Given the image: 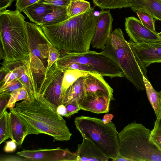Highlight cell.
<instances>
[{
    "label": "cell",
    "mask_w": 161,
    "mask_h": 161,
    "mask_svg": "<svg viewBox=\"0 0 161 161\" xmlns=\"http://www.w3.org/2000/svg\"><path fill=\"white\" fill-rule=\"evenodd\" d=\"M57 107L37 93L16 103L11 110L24 126L26 136L43 134L57 141H68L71 133L65 120L57 112Z\"/></svg>",
    "instance_id": "obj_1"
},
{
    "label": "cell",
    "mask_w": 161,
    "mask_h": 161,
    "mask_svg": "<svg viewBox=\"0 0 161 161\" xmlns=\"http://www.w3.org/2000/svg\"><path fill=\"white\" fill-rule=\"evenodd\" d=\"M94 8L57 24L41 27L52 44L60 51L80 53L90 50L97 22Z\"/></svg>",
    "instance_id": "obj_2"
},
{
    "label": "cell",
    "mask_w": 161,
    "mask_h": 161,
    "mask_svg": "<svg viewBox=\"0 0 161 161\" xmlns=\"http://www.w3.org/2000/svg\"><path fill=\"white\" fill-rule=\"evenodd\" d=\"M25 19L17 9L0 12V38L4 61L29 59Z\"/></svg>",
    "instance_id": "obj_3"
},
{
    "label": "cell",
    "mask_w": 161,
    "mask_h": 161,
    "mask_svg": "<svg viewBox=\"0 0 161 161\" xmlns=\"http://www.w3.org/2000/svg\"><path fill=\"white\" fill-rule=\"evenodd\" d=\"M151 131L135 121L128 124L119 132V154L130 161H161V150Z\"/></svg>",
    "instance_id": "obj_4"
},
{
    "label": "cell",
    "mask_w": 161,
    "mask_h": 161,
    "mask_svg": "<svg viewBox=\"0 0 161 161\" xmlns=\"http://www.w3.org/2000/svg\"><path fill=\"white\" fill-rule=\"evenodd\" d=\"M101 53L121 68L124 77L132 83L137 90H145L143 74L120 28H116L112 32Z\"/></svg>",
    "instance_id": "obj_5"
},
{
    "label": "cell",
    "mask_w": 161,
    "mask_h": 161,
    "mask_svg": "<svg viewBox=\"0 0 161 161\" xmlns=\"http://www.w3.org/2000/svg\"><path fill=\"white\" fill-rule=\"evenodd\" d=\"M74 123L82 138L90 140L109 159L119 155V132L112 122L105 123L101 119L82 115Z\"/></svg>",
    "instance_id": "obj_6"
},
{
    "label": "cell",
    "mask_w": 161,
    "mask_h": 161,
    "mask_svg": "<svg viewBox=\"0 0 161 161\" xmlns=\"http://www.w3.org/2000/svg\"><path fill=\"white\" fill-rule=\"evenodd\" d=\"M30 54V63L36 83V78L43 79L48 64L49 48L52 44L41 26L33 23L25 22Z\"/></svg>",
    "instance_id": "obj_7"
},
{
    "label": "cell",
    "mask_w": 161,
    "mask_h": 161,
    "mask_svg": "<svg viewBox=\"0 0 161 161\" xmlns=\"http://www.w3.org/2000/svg\"><path fill=\"white\" fill-rule=\"evenodd\" d=\"M78 63L88 65L94 72L111 78L124 77L121 68L113 60L101 53L89 50L80 53H65L55 64L60 68L68 64Z\"/></svg>",
    "instance_id": "obj_8"
},
{
    "label": "cell",
    "mask_w": 161,
    "mask_h": 161,
    "mask_svg": "<svg viewBox=\"0 0 161 161\" xmlns=\"http://www.w3.org/2000/svg\"><path fill=\"white\" fill-rule=\"evenodd\" d=\"M64 71L54 63L38 85L37 93L57 107L62 104V82Z\"/></svg>",
    "instance_id": "obj_9"
},
{
    "label": "cell",
    "mask_w": 161,
    "mask_h": 161,
    "mask_svg": "<svg viewBox=\"0 0 161 161\" xmlns=\"http://www.w3.org/2000/svg\"><path fill=\"white\" fill-rule=\"evenodd\" d=\"M139 66L148 79L147 68L154 63H161V42L147 43L128 42Z\"/></svg>",
    "instance_id": "obj_10"
},
{
    "label": "cell",
    "mask_w": 161,
    "mask_h": 161,
    "mask_svg": "<svg viewBox=\"0 0 161 161\" xmlns=\"http://www.w3.org/2000/svg\"><path fill=\"white\" fill-rule=\"evenodd\" d=\"M16 153L26 161H77L75 153L72 152L67 148L59 147L51 149H24Z\"/></svg>",
    "instance_id": "obj_11"
},
{
    "label": "cell",
    "mask_w": 161,
    "mask_h": 161,
    "mask_svg": "<svg viewBox=\"0 0 161 161\" xmlns=\"http://www.w3.org/2000/svg\"><path fill=\"white\" fill-rule=\"evenodd\" d=\"M125 29L130 42L147 43L161 42L157 32L153 31L145 26L140 20L135 17L125 18Z\"/></svg>",
    "instance_id": "obj_12"
},
{
    "label": "cell",
    "mask_w": 161,
    "mask_h": 161,
    "mask_svg": "<svg viewBox=\"0 0 161 161\" xmlns=\"http://www.w3.org/2000/svg\"><path fill=\"white\" fill-rule=\"evenodd\" d=\"M85 95L93 98L103 97L114 99L113 90L103 76L95 72H88L84 82Z\"/></svg>",
    "instance_id": "obj_13"
},
{
    "label": "cell",
    "mask_w": 161,
    "mask_h": 161,
    "mask_svg": "<svg viewBox=\"0 0 161 161\" xmlns=\"http://www.w3.org/2000/svg\"><path fill=\"white\" fill-rule=\"evenodd\" d=\"M113 19L109 10H102L97 17L95 33L91 45L103 50L111 34Z\"/></svg>",
    "instance_id": "obj_14"
},
{
    "label": "cell",
    "mask_w": 161,
    "mask_h": 161,
    "mask_svg": "<svg viewBox=\"0 0 161 161\" xmlns=\"http://www.w3.org/2000/svg\"><path fill=\"white\" fill-rule=\"evenodd\" d=\"M77 161H107L109 159L90 140L83 138L75 152Z\"/></svg>",
    "instance_id": "obj_15"
},
{
    "label": "cell",
    "mask_w": 161,
    "mask_h": 161,
    "mask_svg": "<svg viewBox=\"0 0 161 161\" xmlns=\"http://www.w3.org/2000/svg\"><path fill=\"white\" fill-rule=\"evenodd\" d=\"M84 78L85 76L80 77L68 88L63 97L62 104L65 106L75 102L80 105L85 96Z\"/></svg>",
    "instance_id": "obj_16"
},
{
    "label": "cell",
    "mask_w": 161,
    "mask_h": 161,
    "mask_svg": "<svg viewBox=\"0 0 161 161\" xmlns=\"http://www.w3.org/2000/svg\"><path fill=\"white\" fill-rule=\"evenodd\" d=\"M10 138L20 146L25 138V128L18 117L11 111L8 114Z\"/></svg>",
    "instance_id": "obj_17"
},
{
    "label": "cell",
    "mask_w": 161,
    "mask_h": 161,
    "mask_svg": "<svg viewBox=\"0 0 161 161\" xmlns=\"http://www.w3.org/2000/svg\"><path fill=\"white\" fill-rule=\"evenodd\" d=\"M133 11L143 9L154 19L161 21V1L160 0H133L130 7Z\"/></svg>",
    "instance_id": "obj_18"
},
{
    "label": "cell",
    "mask_w": 161,
    "mask_h": 161,
    "mask_svg": "<svg viewBox=\"0 0 161 161\" xmlns=\"http://www.w3.org/2000/svg\"><path fill=\"white\" fill-rule=\"evenodd\" d=\"M55 8L37 2L26 8L23 12L31 22L39 25L44 17Z\"/></svg>",
    "instance_id": "obj_19"
},
{
    "label": "cell",
    "mask_w": 161,
    "mask_h": 161,
    "mask_svg": "<svg viewBox=\"0 0 161 161\" xmlns=\"http://www.w3.org/2000/svg\"><path fill=\"white\" fill-rule=\"evenodd\" d=\"M68 19L67 8L55 7L52 12L44 17L39 25L42 26L53 25L64 21Z\"/></svg>",
    "instance_id": "obj_20"
},
{
    "label": "cell",
    "mask_w": 161,
    "mask_h": 161,
    "mask_svg": "<svg viewBox=\"0 0 161 161\" xmlns=\"http://www.w3.org/2000/svg\"><path fill=\"white\" fill-rule=\"evenodd\" d=\"M148 99L155 114L158 116L161 108V91H157L153 87L148 79L142 74Z\"/></svg>",
    "instance_id": "obj_21"
},
{
    "label": "cell",
    "mask_w": 161,
    "mask_h": 161,
    "mask_svg": "<svg viewBox=\"0 0 161 161\" xmlns=\"http://www.w3.org/2000/svg\"><path fill=\"white\" fill-rule=\"evenodd\" d=\"M94 4L103 9L130 8L133 0H92Z\"/></svg>",
    "instance_id": "obj_22"
},
{
    "label": "cell",
    "mask_w": 161,
    "mask_h": 161,
    "mask_svg": "<svg viewBox=\"0 0 161 161\" xmlns=\"http://www.w3.org/2000/svg\"><path fill=\"white\" fill-rule=\"evenodd\" d=\"M90 3L85 0H71L67 8L69 18L84 13L91 8Z\"/></svg>",
    "instance_id": "obj_23"
},
{
    "label": "cell",
    "mask_w": 161,
    "mask_h": 161,
    "mask_svg": "<svg viewBox=\"0 0 161 161\" xmlns=\"http://www.w3.org/2000/svg\"><path fill=\"white\" fill-rule=\"evenodd\" d=\"M88 73L77 70L70 69L64 71L62 86L63 99L68 88L79 78L85 76Z\"/></svg>",
    "instance_id": "obj_24"
},
{
    "label": "cell",
    "mask_w": 161,
    "mask_h": 161,
    "mask_svg": "<svg viewBox=\"0 0 161 161\" xmlns=\"http://www.w3.org/2000/svg\"><path fill=\"white\" fill-rule=\"evenodd\" d=\"M136 13L142 23L147 28L153 32L155 30V19L149 13L142 9H139L134 11Z\"/></svg>",
    "instance_id": "obj_25"
},
{
    "label": "cell",
    "mask_w": 161,
    "mask_h": 161,
    "mask_svg": "<svg viewBox=\"0 0 161 161\" xmlns=\"http://www.w3.org/2000/svg\"><path fill=\"white\" fill-rule=\"evenodd\" d=\"M28 97V93L24 87L13 91L10 94L7 108L11 110L15 107L17 102L26 99Z\"/></svg>",
    "instance_id": "obj_26"
},
{
    "label": "cell",
    "mask_w": 161,
    "mask_h": 161,
    "mask_svg": "<svg viewBox=\"0 0 161 161\" xmlns=\"http://www.w3.org/2000/svg\"><path fill=\"white\" fill-rule=\"evenodd\" d=\"M8 114L6 110L0 116V144L10 138Z\"/></svg>",
    "instance_id": "obj_27"
},
{
    "label": "cell",
    "mask_w": 161,
    "mask_h": 161,
    "mask_svg": "<svg viewBox=\"0 0 161 161\" xmlns=\"http://www.w3.org/2000/svg\"><path fill=\"white\" fill-rule=\"evenodd\" d=\"M23 87V84L18 79L15 80L0 88V96L10 95L13 91Z\"/></svg>",
    "instance_id": "obj_28"
},
{
    "label": "cell",
    "mask_w": 161,
    "mask_h": 161,
    "mask_svg": "<svg viewBox=\"0 0 161 161\" xmlns=\"http://www.w3.org/2000/svg\"><path fill=\"white\" fill-rule=\"evenodd\" d=\"M63 71L73 69L87 72H94L92 69L88 65L78 63H72L67 64L60 68Z\"/></svg>",
    "instance_id": "obj_29"
},
{
    "label": "cell",
    "mask_w": 161,
    "mask_h": 161,
    "mask_svg": "<svg viewBox=\"0 0 161 161\" xmlns=\"http://www.w3.org/2000/svg\"><path fill=\"white\" fill-rule=\"evenodd\" d=\"M59 51H60L53 46L52 44L50 45L48 64L46 72V74L51 67L60 58V53Z\"/></svg>",
    "instance_id": "obj_30"
},
{
    "label": "cell",
    "mask_w": 161,
    "mask_h": 161,
    "mask_svg": "<svg viewBox=\"0 0 161 161\" xmlns=\"http://www.w3.org/2000/svg\"><path fill=\"white\" fill-rule=\"evenodd\" d=\"M71 0H39L37 3L41 4L54 7L67 8Z\"/></svg>",
    "instance_id": "obj_31"
},
{
    "label": "cell",
    "mask_w": 161,
    "mask_h": 161,
    "mask_svg": "<svg viewBox=\"0 0 161 161\" xmlns=\"http://www.w3.org/2000/svg\"><path fill=\"white\" fill-rule=\"evenodd\" d=\"M39 0H16V9L20 12H23L27 8L37 3Z\"/></svg>",
    "instance_id": "obj_32"
},
{
    "label": "cell",
    "mask_w": 161,
    "mask_h": 161,
    "mask_svg": "<svg viewBox=\"0 0 161 161\" xmlns=\"http://www.w3.org/2000/svg\"><path fill=\"white\" fill-rule=\"evenodd\" d=\"M65 106L67 110V118L70 117L72 115L77 113L81 110L80 105L75 102L69 103Z\"/></svg>",
    "instance_id": "obj_33"
},
{
    "label": "cell",
    "mask_w": 161,
    "mask_h": 161,
    "mask_svg": "<svg viewBox=\"0 0 161 161\" xmlns=\"http://www.w3.org/2000/svg\"><path fill=\"white\" fill-rule=\"evenodd\" d=\"M10 95L0 96V116L6 111Z\"/></svg>",
    "instance_id": "obj_34"
},
{
    "label": "cell",
    "mask_w": 161,
    "mask_h": 161,
    "mask_svg": "<svg viewBox=\"0 0 161 161\" xmlns=\"http://www.w3.org/2000/svg\"><path fill=\"white\" fill-rule=\"evenodd\" d=\"M151 135L152 139L155 142L161 143V129L154 126L151 131Z\"/></svg>",
    "instance_id": "obj_35"
},
{
    "label": "cell",
    "mask_w": 161,
    "mask_h": 161,
    "mask_svg": "<svg viewBox=\"0 0 161 161\" xmlns=\"http://www.w3.org/2000/svg\"><path fill=\"white\" fill-rule=\"evenodd\" d=\"M17 145V143L12 140L7 141L4 147V151L6 153L14 152L16 150Z\"/></svg>",
    "instance_id": "obj_36"
},
{
    "label": "cell",
    "mask_w": 161,
    "mask_h": 161,
    "mask_svg": "<svg viewBox=\"0 0 161 161\" xmlns=\"http://www.w3.org/2000/svg\"><path fill=\"white\" fill-rule=\"evenodd\" d=\"M14 0H0V12L6 10V8L10 6Z\"/></svg>",
    "instance_id": "obj_37"
},
{
    "label": "cell",
    "mask_w": 161,
    "mask_h": 161,
    "mask_svg": "<svg viewBox=\"0 0 161 161\" xmlns=\"http://www.w3.org/2000/svg\"><path fill=\"white\" fill-rule=\"evenodd\" d=\"M57 112L61 116L67 117V110L65 106L61 104L57 108Z\"/></svg>",
    "instance_id": "obj_38"
},
{
    "label": "cell",
    "mask_w": 161,
    "mask_h": 161,
    "mask_svg": "<svg viewBox=\"0 0 161 161\" xmlns=\"http://www.w3.org/2000/svg\"><path fill=\"white\" fill-rule=\"evenodd\" d=\"M20 156L19 157H16V156H7L6 157H4L3 158H1V159H2L0 160V161H7V160H26V159L24 158L23 159H22V158L20 157Z\"/></svg>",
    "instance_id": "obj_39"
},
{
    "label": "cell",
    "mask_w": 161,
    "mask_h": 161,
    "mask_svg": "<svg viewBox=\"0 0 161 161\" xmlns=\"http://www.w3.org/2000/svg\"><path fill=\"white\" fill-rule=\"evenodd\" d=\"M154 126L161 129V108L159 114L155 122Z\"/></svg>",
    "instance_id": "obj_40"
},
{
    "label": "cell",
    "mask_w": 161,
    "mask_h": 161,
    "mask_svg": "<svg viewBox=\"0 0 161 161\" xmlns=\"http://www.w3.org/2000/svg\"><path fill=\"white\" fill-rule=\"evenodd\" d=\"M113 117V115L111 114H106L104 115L102 120L105 123H107L111 121Z\"/></svg>",
    "instance_id": "obj_41"
},
{
    "label": "cell",
    "mask_w": 161,
    "mask_h": 161,
    "mask_svg": "<svg viewBox=\"0 0 161 161\" xmlns=\"http://www.w3.org/2000/svg\"><path fill=\"white\" fill-rule=\"evenodd\" d=\"M112 160L114 161H130V160L124 157L119 154L117 157L112 159Z\"/></svg>",
    "instance_id": "obj_42"
},
{
    "label": "cell",
    "mask_w": 161,
    "mask_h": 161,
    "mask_svg": "<svg viewBox=\"0 0 161 161\" xmlns=\"http://www.w3.org/2000/svg\"><path fill=\"white\" fill-rule=\"evenodd\" d=\"M158 35L159 37L161 39V32L158 33Z\"/></svg>",
    "instance_id": "obj_43"
},
{
    "label": "cell",
    "mask_w": 161,
    "mask_h": 161,
    "mask_svg": "<svg viewBox=\"0 0 161 161\" xmlns=\"http://www.w3.org/2000/svg\"><path fill=\"white\" fill-rule=\"evenodd\" d=\"M161 1V0H160Z\"/></svg>",
    "instance_id": "obj_44"
}]
</instances>
